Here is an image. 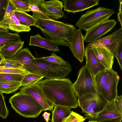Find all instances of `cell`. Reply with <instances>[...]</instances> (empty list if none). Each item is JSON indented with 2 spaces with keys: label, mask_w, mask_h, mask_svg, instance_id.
Here are the masks:
<instances>
[{
  "label": "cell",
  "mask_w": 122,
  "mask_h": 122,
  "mask_svg": "<svg viewBox=\"0 0 122 122\" xmlns=\"http://www.w3.org/2000/svg\"><path fill=\"white\" fill-rule=\"evenodd\" d=\"M24 67L30 72L41 75L47 79L65 78L72 70L68 62L60 65L45 61L42 57L35 58L30 65Z\"/></svg>",
  "instance_id": "3"
},
{
  "label": "cell",
  "mask_w": 122,
  "mask_h": 122,
  "mask_svg": "<svg viewBox=\"0 0 122 122\" xmlns=\"http://www.w3.org/2000/svg\"><path fill=\"white\" fill-rule=\"evenodd\" d=\"M24 43L21 41L11 43L4 46L0 53L5 58L12 59L23 47Z\"/></svg>",
  "instance_id": "21"
},
{
  "label": "cell",
  "mask_w": 122,
  "mask_h": 122,
  "mask_svg": "<svg viewBox=\"0 0 122 122\" xmlns=\"http://www.w3.org/2000/svg\"><path fill=\"white\" fill-rule=\"evenodd\" d=\"M35 122V121H34V122Z\"/></svg>",
  "instance_id": "48"
},
{
  "label": "cell",
  "mask_w": 122,
  "mask_h": 122,
  "mask_svg": "<svg viewBox=\"0 0 122 122\" xmlns=\"http://www.w3.org/2000/svg\"><path fill=\"white\" fill-rule=\"evenodd\" d=\"M84 41L81 29H78L73 33L69 41V48L75 57L81 62L83 61L85 54Z\"/></svg>",
  "instance_id": "12"
},
{
  "label": "cell",
  "mask_w": 122,
  "mask_h": 122,
  "mask_svg": "<svg viewBox=\"0 0 122 122\" xmlns=\"http://www.w3.org/2000/svg\"><path fill=\"white\" fill-rule=\"evenodd\" d=\"M30 73L26 69H15L0 66V73L11 74L25 75Z\"/></svg>",
  "instance_id": "32"
},
{
  "label": "cell",
  "mask_w": 122,
  "mask_h": 122,
  "mask_svg": "<svg viewBox=\"0 0 122 122\" xmlns=\"http://www.w3.org/2000/svg\"><path fill=\"white\" fill-rule=\"evenodd\" d=\"M108 70L109 69H106L94 76L96 94L101 98L100 96L101 90L107 77Z\"/></svg>",
  "instance_id": "25"
},
{
  "label": "cell",
  "mask_w": 122,
  "mask_h": 122,
  "mask_svg": "<svg viewBox=\"0 0 122 122\" xmlns=\"http://www.w3.org/2000/svg\"><path fill=\"white\" fill-rule=\"evenodd\" d=\"M29 45L38 46L53 52L60 51L58 45L42 37L39 34L30 36Z\"/></svg>",
  "instance_id": "20"
},
{
  "label": "cell",
  "mask_w": 122,
  "mask_h": 122,
  "mask_svg": "<svg viewBox=\"0 0 122 122\" xmlns=\"http://www.w3.org/2000/svg\"><path fill=\"white\" fill-rule=\"evenodd\" d=\"M4 46H0V53L2 49L4 47Z\"/></svg>",
  "instance_id": "46"
},
{
  "label": "cell",
  "mask_w": 122,
  "mask_h": 122,
  "mask_svg": "<svg viewBox=\"0 0 122 122\" xmlns=\"http://www.w3.org/2000/svg\"><path fill=\"white\" fill-rule=\"evenodd\" d=\"M122 42V28H121L107 36L89 43L86 46L103 47L109 50L116 57L118 46Z\"/></svg>",
  "instance_id": "8"
},
{
  "label": "cell",
  "mask_w": 122,
  "mask_h": 122,
  "mask_svg": "<svg viewBox=\"0 0 122 122\" xmlns=\"http://www.w3.org/2000/svg\"><path fill=\"white\" fill-rule=\"evenodd\" d=\"M88 122H97L96 121H89Z\"/></svg>",
  "instance_id": "47"
},
{
  "label": "cell",
  "mask_w": 122,
  "mask_h": 122,
  "mask_svg": "<svg viewBox=\"0 0 122 122\" xmlns=\"http://www.w3.org/2000/svg\"><path fill=\"white\" fill-rule=\"evenodd\" d=\"M17 10L24 12H30L29 0H10Z\"/></svg>",
  "instance_id": "31"
},
{
  "label": "cell",
  "mask_w": 122,
  "mask_h": 122,
  "mask_svg": "<svg viewBox=\"0 0 122 122\" xmlns=\"http://www.w3.org/2000/svg\"><path fill=\"white\" fill-rule=\"evenodd\" d=\"M115 13L112 9L98 7L88 10L82 15L75 25L87 31L95 26L108 20Z\"/></svg>",
  "instance_id": "5"
},
{
  "label": "cell",
  "mask_w": 122,
  "mask_h": 122,
  "mask_svg": "<svg viewBox=\"0 0 122 122\" xmlns=\"http://www.w3.org/2000/svg\"><path fill=\"white\" fill-rule=\"evenodd\" d=\"M77 99L78 106L81 109L89 106L93 108L96 113L102 111L107 103L96 94H86Z\"/></svg>",
  "instance_id": "14"
},
{
  "label": "cell",
  "mask_w": 122,
  "mask_h": 122,
  "mask_svg": "<svg viewBox=\"0 0 122 122\" xmlns=\"http://www.w3.org/2000/svg\"><path fill=\"white\" fill-rule=\"evenodd\" d=\"M21 41L17 33L0 31V46H4L13 42Z\"/></svg>",
  "instance_id": "24"
},
{
  "label": "cell",
  "mask_w": 122,
  "mask_h": 122,
  "mask_svg": "<svg viewBox=\"0 0 122 122\" xmlns=\"http://www.w3.org/2000/svg\"><path fill=\"white\" fill-rule=\"evenodd\" d=\"M63 3L58 0H51L44 1L41 6L46 12L55 19L62 17L65 14L62 11Z\"/></svg>",
  "instance_id": "17"
},
{
  "label": "cell",
  "mask_w": 122,
  "mask_h": 122,
  "mask_svg": "<svg viewBox=\"0 0 122 122\" xmlns=\"http://www.w3.org/2000/svg\"><path fill=\"white\" fill-rule=\"evenodd\" d=\"M90 48L92 49L100 63L106 69L112 68L114 56L109 50L103 47H93Z\"/></svg>",
  "instance_id": "16"
},
{
  "label": "cell",
  "mask_w": 122,
  "mask_h": 122,
  "mask_svg": "<svg viewBox=\"0 0 122 122\" xmlns=\"http://www.w3.org/2000/svg\"><path fill=\"white\" fill-rule=\"evenodd\" d=\"M45 0H29V10L32 12V16L35 18L53 20L55 19L47 12L42 7V3Z\"/></svg>",
  "instance_id": "18"
},
{
  "label": "cell",
  "mask_w": 122,
  "mask_h": 122,
  "mask_svg": "<svg viewBox=\"0 0 122 122\" xmlns=\"http://www.w3.org/2000/svg\"><path fill=\"white\" fill-rule=\"evenodd\" d=\"M4 57V59L0 63V66L15 69H24L23 66L13 59Z\"/></svg>",
  "instance_id": "29"
},
{
  "label": "cell",
  "mask_w": 122,
  "mask_h": 122,
  "mask_svg": "<svg viewBox=\"0 0 122 122\" xmlns=\"http://www.w3.org/2000/svg\"><path fill=\"white\" fill-rule=\"evenodd\" d=\"M120 3L119 12L117 14V19L118 21L120 22L121 26L122 27V1L119 0Z\"/></svg>",
  "instance_id": "41"
},
{
  "label": "cell",
  "mask_w": 122,
  "mask_h": 122,
  "mask_svg": "<svg viewBox=\"0 0 122 122\" xmlns=\"http://www.w3.org/2000/svg\"><path fill=\"white\" fill-rule=\"evenodd\" d=\"M44 77L41 75L30 72L24 75L21 81L20 86L35 84Z\"/></svg>",
  "instance_id": "27"
},
{
  "label": "cell",
  "mask_w": 122,
  "mask_h": 122,
  "mask_svg": "<svg viewBox=\"0 0 122 122\" xmlns=\"http://www.w3.org/2000/svg\"><path fill=\"white\" fill-rule=\"evenodd\" d=\"M28 48L20 50L13 59L17 61L24 67L30 65L35 59Z\"/></svg>",
  "instance_id": "22"
},
{
  "label": "cell",
  "mask_w": 122,
  "mask_h": 122,
  "mask_svg": "<svg viewBox=\"0 0 122 122\" xmlns=\"http://www.w3.org/2000/svg\"><path fill=\"white\" fill-rule=\"evenodd\" d=\"M34 25L41 30L46 38L58 45L69 46L76 28L68 23L51 20L35 18Z\"/></svg>",
  "instance_id": "2"
},
{
  "label": "cell",
  "mask_w": 122,
  "mask_h": 122,
  "mask_svg": "<svg viewBox=\"0 0 122 122\" xmlns=\"http://www.w3.org/2000/svg\"><path fill=\"white\" fill-rule=\"evenodd\" d=\"M1 25L8 30L18 33L29 32L31 30L30 27L20 23L15 14V11L10 17L4 20Z\"/></svg>",
  "instance_id": "19"
},
{
  "label": "cell",
  "mask_w": 122,
  "mask_h": 122,
  "mask_svg": "<svg viewBox=\"0 0 122 122\" xmlns=\"http://www.w3.org/2000/svg\"><path fill=\"white\" fill-rule=\"evenodd\" d=\"M72 87L76 97L88 94H96L94 76L86 64L79 71Z\"/></svg>",
  "instance_id": "6"
},
{
  "label": "cell",
  "mask_w": 122,
  "mask_h": 122,
  "mask_svg": "<svg viewBox=\"0 0 122 122\" xmlns=\"http://www.w3.org/2000/svg\"><path fill=\"white\" fill-rule=\"evenodd\" d=\"M42 58L46 61L60 65L64 64L68 62L65 61L61 58L54 53H51L50 56L42 57Z\"/></svg>",
  "instance_id": "34"
},
{
  "label": "cell",
  "mask_w": 122,
  "mask_h": 122,
  "mask_svg": "<svg viewBox=\"0 0 122 122\" xmlns=\"http://www.w3.org/2000/svg\"><path fill=\"white\" fill-rule=\"evenodd\" d=\"M119 77L112 69H109L108 76L100 92V96L106 103L114 101L117 96V86Z\"/></svg>",
  "instance_id": "7"
},
{
  "label": "cell",
  "mask_w": 122,
  "mask_h": 122,
  "mask_svg": "<svg viewBox=\"0 0 122 122\" xmlns=\"http://www.w3.org/2000/svg\"><path fill=\"white\" fill-rule=\"evenodd\" d=\"M5 97L3 93L0 92V117L5 119L9 114V111L5 101Z\"/></svg>",
  "instance_id": "35"
},
{
  "label": "cell",
  "mask_w": 122,
  "mask_h": 122,
  "mask_svg": "<svg viewBox=\"0 0 122 122\" xmlns=\"http://www.w3.org/2000/svg\"><path fill=\"white\" fill-rule=\"evenodd\" d=\"M24 75L14 74L0 73V82L21 81Z\"/></svg>",
  "instance_id": "30"
},
{
  "label": "cell",
  "mask_w": 122,
  "mask_h": 122,
  "mask_svg": "<svg viewBox=\"0 0 122 122\" xmlns=\"http://www.w3.org/2000/svg\"><path fill=\"white\" fill-rule=\"evenodd\" d=\"M4 59V56L0 53V63L3 61Z\"/></svg>",
  "instance_id": "45"
},
{
  "label": "cell",
  "mask_w": 122,
  "mask_h": 122,
  "mask_svg": "<svg viewBox=\"0 0 122 122\" xmlns=\"http://www.w3.org/2000/svg\"><path fill=\"white\" fill-rule=\"evenodd\" d=\"M71 112L70 108L61 106H55L51 112V122H61L64 118L69 115Z\"/></svg>",
  "instance_id": "23"
},
{
  "label": "cell",
  "mask_w": 122,
  "mask_h": 122,
  "mask_svg": "<svg viewBox=\"0 0 122 122\" xmlns=\"http://www.w3.org/2000/svg\"><path fill=\"white\" fill-rule=\"evenodd\" d=\"M50 115V113L46 112H44L42 115V116L46 122H49Z\"/></svg>",
  "instance_id": "42"
},
{
  "label": "cell",
  "mask_w": 122,
  "mask_h": 122,
  "mask_svg": "<svg viewBox=\"0 0 122 122\" xmlns=\"http://www.w3.org/2000/svg\"><path fill=\"white\" fill-rule=\"evenodd\" d=\"M121 70H122V42L119 45L116 56Z\"/></svg>",
  "instance_id": "38"
},
{
  "label": "cell",
  "mask_w": 122,
  "mask_h": 122,
  "mask_svg": "<svg viewBox=\"0 0 122 122\" xmlns=\"http://www.w3.org/2000/svg\"><path fill=\"white\" fill-rule=\"evenodd\" d=\"M21 81L0 82V92L9 94L15 92L20 86Z\"/></svg>",
  "instance_id": "26"
},
{
  "label": "cell",
  "mask_w": 122,
  "mask_h": 122,
  "mask_svg": "<svg viewBox=\"0 0 122 122\" xmlns=\"http://www.w3.org/2000/svg\"><path fill=\"white\" fill-rule=\"evenodd\" d=\"M122 117L117 118L111 120L105 121L103 122H122Z\"/></svg>",
  "instance_id": "43"
},
{
  "label": "cell",
  "mask_w": 122,
  "mask_h": 122,
  "mask_svg": "<svg viewBox=\"0 0 122 122\" xmlns=\"http://www.w3.org/2000/svg\"><path fill=\"white\" fill-rule=\"evenodd\" d=\"M85 119L97 122H103L122 117L121 113L118 109L114 101L107 103L101 111L92 115L85 114Z\"/></svg>",
  "instance_id": "9"
},
{
  "label": "cell",
  "mask_w": 122,
  "mask_h": 122,
  "mask_svg": "<svg viewBox=\"0 0 122 122\" xmlns=\"http://www.w3.org/2000/svg\"><path fill=\"white\" fill-rule=\"evenodd\" d=\"M114 19L108 20L95 26L86 31L84 36L86 42H92L99 39L110 31L116 25Z\"/></svg>",
  "instance_id": "10"
},
{
  "label": "cell",
  "mask_w": 122,
  "mask_h": 122,
  "mask_svg": "<svg viewBox=\"0 0 122 122\" xmlns=\"http://www.w3.org/2000/svg\"><path fill=\"white\" fill-rule=\"evenodd\" d=\"M9 102L17 113L26 118H36L43 111L42 107L28 94L19 92L12 96Z\"/></svg>",
  "instance_id": "4"
},
{
  "label": "cell",
  "mask_w": 122,
  "mask_h": 122,
  "mask_svg": "<svg viewBox=\"0 0 122 122\" xmlns=\"http://www.w3.org/2000/svg\"><path fill=\"white\" fill-rule=\"evenodd\" d=\"M114 101L118 109L122 113V95H117Z\"/></svg>",
  "instance_id": "39"
},
{
  "label": "cell",
  "mask_w": 122,
  "mask_h": 122,
  "mask_svg": "<svg viewBox=\"0 0 122 122\" xmlns=\"http://www.w3.org/2000/svg\"><path fill=\"white\" fill-rule=\"evenodd\" d=\"M86 119L83 116L73 111L69 115L64 118L61 122H84Z\"/></svg>",
  "instance_id": "33"
},
{
  "label": "cell",
  "mask_w": 122,
  "mask_h": 122,
  "mask_svg": "<svg viewBox=\"0 0 122 122\" xmlns=\"http://www.w3.org/2000/svg\"><path fill=\"white\" fill-rule=\"evenodd\" d=\"M8 0H0V25L3 18V16Z\"/></svg>",
  "instance_id": "37"
},
{
  "label": "cell",
  "mask_w": 122,
  "mask_h": 122,
  "mask_svg": "<svg viewBox=\"0 0 122 122\" xmlns=\"http://www.w3.org/2000/svg\"><path fill=\"white\" fill-rule=\"evenodd\" d=\"M99 0H62L64 10L73 13L82 11L97 5Z\"/></svg>",
  "instance_id": "13"
},
{
  "label": "cell",
  "mask_w": 122,
  "mask_h": 122,
  "mask_svg": "<svg viewBox=\"0 0 122 122\" xmlns=\"http://www.w3.org/2000/svg\"><path fill=\"white\" fill-rule=\"evenodd\" d=\"M15 14L16 18L22 24L30 27L34 25L35 18L26 12L17 10L15 11Z\"/></svg>",
  "instance_id": "28"
},
{
  "label": "cell",
  "mask_w": 122,
  "mask_h": 122,
  "mask_svg": "<svg viewBox=\"0 0 122 122\" xmlns=\"http://www.w3.org/2000/svg\"><path fill=\"white\" fill-rule=\"evenodd\" d=\"M84 55L86 64L94 76L106 69L100 63L91 48L86 46Z\"/></svg>",
  "instance_id": "15"
},
{
  "label": "cell",
  "mask_w": 122,
  "mask_h": 122,
  "mask_svg": "<svg viewBox=\"0 0 122 122\" xmlns=\"http://www.w3.org/2000/svg\"><path fill=\"white\" fill-rule=\"evenodd\" d=\"M0 31L9 32V30L8 29L5 28L3 25H0Z\"/></svg>",
  "instance_id": "44"
},
{
  "label": "cell",
  "mask_w": 122,
  "mask_h": 122,
  "mask_svg": "<svg viewBox=\"0 0 122 122\" xmlns=\"http://www.w3.org/2000/svg\"><path fill=\"white\" fill-rule=\"evenodd\" d=\"M36 84L54 106L71 109L78 107V99L73 91V83L69 78L46 79Z\"/></svg>",
  "instance_id": "1"
},
{
  "label": "cell",
  "mask_w": 122,
  "mask_h": 122,
  "mask_svg": "<svg viewBox=\"0 0 122 122\" xmlns=\"http://www.w3.org/2000/svg\"><path fill=\"white\" fill-rule=\"evenodd\" d=\"M20 90V92L32 97L42 107L43 111L48 110L51 112L53 110L54 105L45 96L37 84L23 86Z\"/></svg>",
  "instance_id": "11"
},
{
  "label": "cell",
  "mask_w": 122,
  "mask_h": 122,
  "mask_svg": "<svg viewBox=\"0 0 122 122\" xmlns=\"http://www.w3.org/2000/svg\"><path fill=\"white\" fill-rule=\"evenodd\" d=\"M16 10H17L16 8L10 0H8L1 25L6 18L10 17L11 16L14 11Z\"/></svg>",
  "instance_id": "36"
},
{
  "label": "cell",
  "mask_w": 122,
  "mask_h": 122,
  "mask_svg": "<svg viewBox=\"0 0 122 122\" xmlns=\"http://www.w3.org/2000/svg\"><path fill=\"white\" fill-rule=\"evenodd\" d=\"M81 111L83 113H85L89 115H93L96 113L93 108L89 106L82 109Z\"/></svg>",
  "instance_id": "40"
}]
</instances>
